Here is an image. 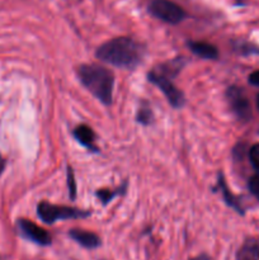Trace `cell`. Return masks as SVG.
<instances>
[{
	"instance_id": "cell-1",
	"label": "cell",
	"mask_w": 259,
	"mask_h": 260,
	"mask_svg": "<svg viewBox=\"0 0 259 260\" xmlns=\"http://www.w3.org/2000/svg\"><path fill=\"white\" fill-rule=\"evenodd\" d=\"M145 46L130 37H117L96 48L95 56L102 62L112 66L134 70L141 63Z\"/></svg>"
},
{
	"instance_id": "cell-2",
	"label": "cell",
	"mask_w": 259,
	"mask_h": 260,
	"mask_svg": "<svg viewBox=\"0 0 259 260\" xmlns=\"http://www.w3.org/2000/svg\"><path fill=\"white\" fill-rule=\"evenodd\" d=\"M80 83L104 106H111L113 98L114 75L109 69L95 63H86L78 68Z\"/></svg>"
},
{
	"instance_id": "cell-3",
	"label": "cell",
	"mask_w": 259,
	"mask_h": 260,
	"mask_svg": "<svg viewBox=\"0 0 259 260\" xmlns=\"http://www.w3.org/2000/svg\"><path fill=\"white\" fill-rule=\"evenodd\" d=\"M37 215L41 220L47 225H52L56 221L61 220H78V218H86L91 215L90 211L80 210L68 206L51 205L48 202H41L37 206Z\"/></svg>"
},
{
	"instance_id": "cell-4",
	"label": "cell",
	"mask_w": 259,
	"mask_h": 260,
	"mask_svg": "<svg viewBox=\"0 0 259 260\" xmlns=\"http://www.w3.org/2000/svg\"><path fill=\"white\" fill-rule=\"evenodd\" d=\"M149 12L155 18L169 24H178L187 18L184 9L172 0H152L149 5Z\"/></svg>"
},
{
	"instance_id": "cell-5",
	"label": "cell",
	"mask_w": 259,
	"mask_h": 260,
	"mask_svg": "<svg viewBox=\"0 0 259 260\" xmlns=\"http://www.w3.org/2000/svg\"><path fill=\"white\" fill-rule=\"evenodd\" d=\"M147 80H149L150 83L154 84L155 86H157V88L163 91V94L167 96L170 106L174 107V108L177 109L182 108V107L184 106V94H183L182 90H179V89L173 84V81L170 80L167 75L159 73V71H150V73L147 74Z\"/></svg>"
},
{
	"instance_id": "cell-6",
	"label": "cell",
	"mask_w": 259,
	"mask_h": 260,
	"mask_svg": "<svg viewBox=\"0 0 259 260\" xmlns=\"http://www.w3.org/2000/svg\"><path fill=\"white\" fill-rule=\"evenodd\" d=\"M226 99L229 102L233 113L238 117L240 121H249L251 117L250 103L248 101V96L244 93V90L239 86H230L226 90Z\"/></svg>"
},
{
	"instance_id": "cell-7",
	"label": "cell",
	"mask_w": 259,
	"mask_h": 260,
	"mask_svg": "<svg viewBox=\"0 0 259 260\" xmlns=\"http://www.w3.org/2000/svg\"><path fill=\"white\" fill-rule=\"evenodd\" d=\"M17 228L22 238L36 244V245L50 246L52 244V236L50 235V233L36 225L32 221L20 218L17 222Z\"/></svg>"
},
{
	"instance_id": "cell-8",
	"label": "cell",
	"mask_w": 259,
	"mask_h": 260,
	"mask_svg": "<svg viewBox=\"0 0 259 260\" xmlns=\"http://www.w3.org/2000/svg\"><path fill=\"white\" fill-rule=\"evenodd\" d=\"M69 236L80 246L85 249H90V250L99 248L102 244L101 239H99L96 234L86 230H81V229H71L69 231Z\"/></svg>"
},
{
	"instance_id": "cell-9",
	"label": "cell",
	"mask_w": 259,
	"mask_h": 260,
	"mask_svg": "<svg viewBox=\"0 0 259 260\" xmlns=\"http://www.w3.org/2000/svg\"><path fill=\"white\" fill-rule=\"evenodd\" d=\"M187 45L196 56L203 60H217L218 58V50L216 46L211 43L202 42V41H188Z\"/></svg>"
},
{
	"instance_id": "cell-10",
	"label": "cell",
	"mask_w": 259,
	"mask_h": 260,
	"mask_svg": "<svg viewBox=\"0 0 259 260\" xmlns=\"http://www.w3.org/2000/svg\"><path fill=\"white\" fill-rule=\"evenodd\" d=\"M74 137H75L76 141L84 146L85 149L90 150L93 152H98V147L94 145V141H95V134H94L93 129L90 128L86 124H79V126L75 127L73 132Z\"/></svg>"
},
{
	"instance_id": "cell-11",
	"label": "cell",
	"mask_w": 259,
	"mask_h": 260,
	"mask_svg": "<svg viewBox=\"0 0 259 260\" xmlns=\"http://www.w3.org/2000/svg\"><path fill=\"white\" fill-rule=\"evenodd\" d=\"M236 260H259V239H246L236 251Z\"/></svg>"
},
{
	"instance_id": "cell-12",
	"label": "cell",
	"mask_w": 259,
	"mask_h": 260,
	"mask_svg": "<svg viewBox=\"0 0 259 260\" xmlns=\"http://www.w3.org/2000/svg\"><path fill=\"white\" fill-rule=\"evenodd\" d=\"M218 187H220L221 192H222V196H223V200H225V202L228 203L229 206H230L231 208H234V210L238 211L240 215H243V208L240 207V205H239V201L236 200L235 197H234L233 193L229 190L228 185H226L225 183V179H223V175L222 173H218Z\"/></svg>"
},
{
	"instance_id": "cell-13",
	"label": "cell",
	"mask_w": 259,
	"mask_h": 260,
	"mask_svg": "<svg viewBox=\"0 0 259 260\" xmlns=\"http://www.w3.org/2000/svg\"><path fill=\"white\" fill-rule=\"evenodd\" d=\"M127 189V183L124 182L123 184L121 185V187L116 188V189H101V190H96L95 192V196L99 198V201L102 202V205H108L109 202H111L112 200H113L114 197H117V196H121L123 194L124 192H126Z\"/></svg>"
},
{
	"instance_id": "cell-14",
	"label": "cell",
	"mask_w": 259,
	"mask_h": 260,
	"mask_svg": "<svg viewBox=\"0 0 259 260\" xmlns=\"http://www.w3.org/2000/svg\"><path fill=\"white\" fill-rule=\"evenodd\" d=\"M136 121L140 124H144V126H149L150 123H152V121H154V114H152L151 109L141 107L139 109V112H137Z\"/></svg>"
},
{
	"instance_id": "cell-15",
	"label": "cell",
	"mask_w": 259,
	"mask_h": 260,
	"mask_svg": "<svg viewBox=\"0 0 259 260\" xmlns=\"http://www.w3.org/2000/svg\"><path fill=\"white\" fill-rule=\"evenodd\" d=\"M66 180H68V189L69 194H70L71 200H75L76 197V183H75V177H74V172L71 169V167H68L66 169Z\"/></svg>"
},
{
	"instance_id": "cell-16",
	"label": "cell",
	"mask_w": 259,
	"mask_h": 260,
	"mask_svg": "<svg viewBox=\"0 0 259 260\" xmlns=\"http://www.w3.org/2000/svg\"><path fill=\"white\" fill-rule=\"evenodd\" d=\"M249 159L254 169L259 173V144L253 145L249 150Z\"/></svg>"
},
{
	"instance_id": "cell-17",
	"label": "cell",
	"mask_w": 259,
	"mask_h": 260,
	"mask_svg": "<svg viewBox=\"0 0 259 260\" xmlns=\"http://www.w3.org/2000/svg\"><path fill=\"white\" fill-rule=\"evenodd\" d=\"M248 185H249V190L251 192V194L259 200V173L256 175H254V177L250 178Z\"/></svg>"
},
{
	"instance_id": "cell-18",
	"label": "cell",
	"mask_w": 259,
	"mask_h": 260,
	"mask_svg": "<svg viewBox=\"0 0 259 260\" xmlns=\"http://www.w3.org/2000/svg\"><path fill=\"white\" fill-rule=\"evenodd\" d=\"M249 83L253 84V85L259 86V70L258 71H254L249 75Z\"/></svg>"
},
{
	"instance_id": "cell-19",
	"label": "cell",
	"mask_w": 259,
	"mask_h": 260,
	"mask_svg": "<svg viewBox=\"0 0 259 260\" xmlns=\"http://www.w3.org/2000/svg\"><path fill=\"white\" fill-rule=\"evenodd\" d=\"M189 260H211L210 255H207V254H201V255L196 256V258H192Z\"/></svg>"
},
{
	"instance_id": "cell-20",
	"label": "cell",
	"mask_w": 259,
	"mask_h": 260,
	"mask_svg": "<svg viewBox=\"0 0 259 260\" xmlns=\"http://www.w3.org/2000/svg\"><path fill=\"white\" fill-rule=\"evenodd\" d=\"M4 168H5V160L3 159V156H2V155H0V174H2V173H3Z\"/></svg>"
},
{
	"instance_id": "cell-21",
	"label": "cell",
	"mask_w": 259,
	"mask_h": 260,
	"mask_svg": "<svg viewBox=\"0 0 259 260\" xmlns=\"http://www.w3.org/2000/svg\"><path fill=\"white\" fill-rule=\"evenodd\" d=\"M256 106H258V109H259V94L258 96H256Z\"/></svg>"
}]
</instances>
